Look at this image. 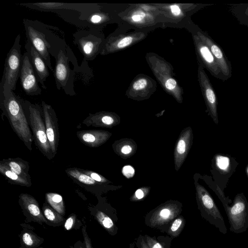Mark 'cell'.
<instances>
[{
	"label": "cell",
	"mask_w": 248,
	"mask_h": 248,
	"mask_svg": "<svg viewBox=\"0 0 248 248\" xmlns=\"http://www.w3.org/2000/svg\"><path fill=\"white\" fill-rule=\"evenodd\" d=\"M27 40L42 56L48 68L54 73L50 60L51 55L55 58L62 49L68 46L64 39L57 34L60 30L45 24L37 20L23 19Z\"/></svg>",
	"instance_id": "cell-1"
},
{
	"label": "cell",
	"mask_w": 248,
	"mask_h": 248,
	"mask_svg": "<svg viewBox=\"0 0 248 248\" xmlns=\"http://www.w3.org/2000/svg\"><path fill=\"white\" fill-rule=\"evenodd\" d=\"M23 99L13 91L7 95L0 91V108L2 115L7 117L13 131L26 147L32 150L33 137L22 104Z\"/></svg>",
	"instance_id": "cell-2"
},
{
	"label": "cell",
	"mask_w": 248,
	"mask_h": 248,
	"mask_svg": "<svg viewBox=\"0 0 248 248\" xmlns=\"http://www.w3.org/2000/svg\"><path fill=\"white\" fill-rule=\"evenodd\" d=\"M22 104L35 145L46 157L52 159L55 156L47 138L42 106L23 99Z\"/></svg>",
	"instance_id": "cell-3"
},
{
	"label": "cell",
	"mask_w": 248,
	"mask_h": 248,
	"mask_svg": "<svg viewBox=\"0 0 248 248\" xmlns=\"http://www.w3.org/2000/svg\"><path fill=\"white\" fill-rule=\"evenodd\" d=\"M20 35L18 34L14 45L7 54L3 74L0 83V91L4 95L9 94L16 88L21 68L22 57Z\"/></svg>",
	"instance_id": "cell-4"
},
{
	"label": "cell",
	"mask_w": 248,
	"mask_h": 248,
	"mask_svg": "<svg viewBox=\"0 0 248 248\" xmlns=\"http://www.w3.org/2000/svg\"><path fill=\"white\" fill-rule=\"evenodd\" d=\"M71 50L68 46L66 48L62 49L55 58L56 61L54 77L57 89L61 88L65 93L70 96L76 94L74 90L75 70L69 66L71 60L70 52Z\"/></svg>",
	"instance_id": "cell-5"
},
{
	"label": "cell",
	"mask_w": 248,
	"mask_h": 248,
	"mask_svg": "<svg viewBox=\"0 0 248 248\" xmlns=\"http://www.w3.org/2000/svg\"><path fill=\"white\" fill-rule=\"evenodd\" d=\"M196 197L203 216L223 234L227 232L224 218L207 190L195 179Z\"/></svg>",
	"instance_id": "cell-6"
},
{
	"label": "cell",
	"mask_w": 248,
	"mask_h": 248,
	"mask_svg": "<svg viewBox=\"0 0 248 248\" xmlns=\"http://www.w3.org/2000/svg\"><path fill=\"white\" fill-rule=\"evenodd\" d=\"M73 43L83 55L84 60L91 61L101 53L105 42L98 30L88 29L75 32Z\"/></svg>",
	"instance_id": "cell-7"
},
{
	"label": "cell",
	"mask_w": 248,
	"mask_h": 248,
	"mask_svg": "<svg viewBox=\"0 0 248 248\" xmlns=\"http://www.w3.org/2000/svg\"><path fill=\"white\" fill-rule=\"evenodd\" d=\"M146 58L158 81L169 93L172 95L179 103H182L181 88L172 77L169 64L155 55H147Z\"/></svg>",
	"instance_id": "cell-8"
},
{
	"label": "cell",
	"mask_w": 248,
	"mask_h": 248,
	"mask_svg": "<svg viewBox=\"0 0 248 248\" xmlns=\"http://www.w3.org/2000/svg\"><path fill=\"white\" fill-rule=\"evenodd\" d=\"M238 165L235 158L230 155L216 154L211 161L210 172L214 182L224 193L230 178Z\"/></svg>",
	"instance_id": "cell-9"
},
{
	"label": "cell",
	"mask_w": 248,
	"mask_h": 248,
	"mask_svg": "<svg viewBox=\"0 0 248 248\" xmlns=\"http://www.w3.org/2000/svg\"><path fill=\"white\" fill-rule=\"evenodd\" d=\"M230 225V231L240 233L248 228V202L243 192L237 194L231 206L224 208Z\"/></svg>",
	"instance_id": "cell-10"
},
{
	"label": "cell",
	"mask_w": 248,
	"mask_h": 248,
	"mask_svg": "<svg viewBox=\"0 0 248 248\" xmlns=\"http://www.w3.org/2000/svg\"><path fill=\"white\" fill-rule=\"evenodd\" d=\"M19 5L30 9L41 12H50L57 13L62 11H72L79 13L80 21L91 13L99 10L97 4L93 3H68L60 2H38L20 3Z\"/></svg>",
	"instance_id": "cell-11"
},
{
	"label": "cell",
	"mask_w": 248,
	"mask_h": 248,
	"mask_svg": "<svg viewBox=\"0 0 248 248\" xmlns=\"http://www.w3.org/2000/svg\"><path fill=\"white\" fill-rule=\"evenodd\" d=\"M198 75L200 86L207 108L206 112L214 123L218 124L217 97L210 80L201 64H199L198 67Z\"/></svg>",
	"instance_id": "cell-12"
},
{
	"label": "cell",
	"mask_w": 248,
	"mask_h": 248,
	"mask_svg": "<svg viewBox=\"0 0 248 248\" xmlns=\"http://www.w3.org/2000/svg\"><path fill=\"white\" fill-rule=\"evenodd\" d=\"M19 78L22 88L26 94L34 96L41 93L42 90L39 86L36 74L27 52L22 57Z\"/></svg>",
	"instance_id": "cell-13"
},
{
	"label": "cell",
	"mask_w": 248,
	"mask_h": 248,
	"mask_svg": "<svg viewBox=\"0 0 248 248\" xmlns=\"http://www.w3.org/2000/svg\"><path fill=\"white\" fill-rule=\"evenodd\" d=\"M41 106L43 109L47 138L52 152L55 156L59 142V130L58 120L55 111L51 105L42 101Z\"/></svg>",
	"instance_id": "cell-14"
},
{
	"label": "cell",
	"mask_w": 248,
	"mask_h": 248,
	"mask_svg": "<svg viewBox=\"0 0 248 248\" xmlns=\"http://www.w3.org/2000/svg\"><path fill=\"white\" fill-rule=\"evenodd\" d=\"M193 135L191 127H187L181 132L174 150L175 169L178 171L185 161L192 144Z\"/></svg>",
	"instance_id": "cell-15"
},
{
	"label": "cell",
	"mask_w": 248,
	"mask_h": 248,
	"mask_svg": "<svg viewBox=\"0 0 248 248\" xmlns=\"http://www.w3.org/2000/svg\"><path fill=\"white\" fill-rule=\"evenodd\" d=\"M196 52L203 65L210 73L217 78L223 79V76L217 62L208 46L197 35L193 36Z\"/></svg>",
	"instance_id": "cell-16"
},
{
	"label": "cell",
	"mask_w": 248,
	"mask_h": 248,
	"mask_svg": "<svg viewBox=\"0 0 248 248\" xmlns=\"http://www.w3.org/2000/svg\"><path fill=\"white\" fill-rule=\"evenodd\" d=\"M197 35L209 48L215 57L221 74L225 79L231 77L232 67L231 64L221 48L208 36L198 31Z\"/></svg>",
	"instance_id": "cell-17"
},
{
	"label": "cell",
	"mask_w": 248,
	"mask_h": 248,
	"mask_svg": "<svg viewBox=\"0 0 248 248\" xmlns=\"http://www.w3.org/2000/svg\"><path fill=\"white\" fill-rule=\"evenodd\" d=\"M26 52L28 53L30 61L36 74L38 81L44 89H46L44 82L49 76L48 67L45 61L29 41L27 40L25 45Z\"/></svg>",
	"instance_id": "cell-18"
},
{
	"label": "cell",
	"mask_w": 248,
	"mask_h": 248,
	"mask_svg": "<svg viewBox=\"0 0 248 248\" xmlns=\"http://www.w3.org/2000/svg\"><path fill=\"white\" fill-rule=\"evenodd\" d=\"M144 36L143 33H135L122 37H109L106 41L101 55H107L127 47L140 40Z\"/></svg>",
	"instance_id": "cell-19"
},
{
	"label": "cell",
	"mask_w": 248,
	"mask_h": 248,
	"mask_svg": "<svg viewBox=\"0 0 248 248\" xmlns=\"http://www.w3.org/2000/svg\"><path fill=\"white\" fill-rule=\"evenodd\" d=\"M120 122V117L116 113L100 111L94 114L90 113L83 121L82 124L87 126L111 128L118 124Z\"/></svg>",
	"instance_id": "cell-20"
},
{
	"label": "cell",
	"mask_w": 248,
	"mask_h": 248,
	"mask_svg": "<svg viewBox=\"0 0 248 248\" xmlns=\"http://www.w3.org/2000/svg\"><path fill=\"white\" fill-rule=\"evenodd\" d=\"M19 198V203L24 213L26 212L30 216L34 221L40 224L47 223L38 202L33 196L29 194L21 193Z\"/></svg>",
	"instance_id": "cell-21"
},
{
	"label": "cell",
	"mask_w": 248,
	"mask_h": 248,
	"mask_svg": "<svg viewBox=\"0 0 248 248\" xmlns=\"http://www.w3.org/2000/svg\"><path fill=\"white\" fill-rule=\"evenodd\" d=\"M111 133L104 130H89L77 132L78 138L84 145L97 147L105 143L111 137Z\"/></svg>",
	"instance_id": "cell-22"
},
{
	"label": "cell",
	"mask_w": 248,
	"mask_h": 248,
	"mask_svg": "<svg viewBox=\"0 0 248 248\" xmlns=\"http://www.w3.org/2000/svg\"><path fill=\"white\" fill-rule=\"evenodd\" d=\"M0 163L16 174L31 181V178L29 173V165L27 161L19 157L9 158L3 159Z\"/></svg>",
	"instance_id": "cell-23"
},
{
	"label": "cell",
	"mask_w": 248,
	"mask_h": 248,
	"mask_svg": "<svg viewBox=\"0 0 248 248\" xmlns=\"http://www.w3.org/2000/svg\"><path fill=\"white\" fill-rule=\"evenodd\" d=\"M114 152L121 157L126 159L133 155L137 149L136 143L132 139H121L112 144Z\"/></svg>",
	"instance_id": "cell-24"
},
{
	"label": "cell",
	"mask_w": 248,
	"mask_h": 248,
	"mask_svg": "<svg viewBox=\"0 0 248 248\" xmlns=\"http://www.w3.org/2000/svg\"><path fill=\"white\" fill-rule=\"evenodd\" d=\"M21 244L25 248H38L44 242V239L32 231L24 230L19 235Z\"/></svg>",
	"instance_id": "cell-25"
},
{
	"label": "cell",
	"mask_w": 248,
	"mask_h": 248,
	"mask_svg": "<svg viewBox=\"0 0 248 248\" xmlns=\"http://www.w3.org/2000/svg\"><path fill=\"white\" fill-rule=\"evenodd\" d=\"M0 172L12 184L27 187H30L31 185V181L16 174L1 163H0Z\"/></svg>",
	"instance_id": "cell-26"
},
{
	"label": "cell",
	"mask_w": 248,
	"mask_h": 248,
	"mask_svg": "<svg viewBox=\"0 0 248 248\" xmlns=\"http://www.w3.org/2000/svg\"><path fill=\"white\" fill-rule=\"evenodd\" d=\"M47 203L52 208L63 216L65 213V207L62 197L59 194L47 192L46 194Z\"/></svg>",
	"instance_id": "cell-27"
},
{
	"label": "cell",
	"mask_w": 248,
	"mask_h": 248,
	"mask_svg": "<svg viewBox=\"0 0 248 248\" xmlns=\"http://www.w3.org/2000/svg\"><path fill=\"white\" fill-rule=\"evenodd\" d=\"M42 211L46 220L53 224L60 225L64 221V218L62 216L52 208L47 203H44Z\"/></svg>",
	"instance_id": "cell-28"
},
{
	"label": "cell",
	"mask_w": 248,
	"mask_h": 248,
	"mask_svg": "<svg viewBox=\"0 0 248 248\" xmlns=\"http://www.w3.org/2000/svg\"><path fill=\"white\" fill-rule=\"evenodd\" d=\"M149 81H150L149 79L146 78L142 77L136 79L131 85L129 92L130 96L134 93L138 94V93L145 92V90L149 87Z\"/></svg>",
	"instance_id": "cell-29"
},
{
	"label": "cell",
	"mask_w": 248,
	"mask_h": 248,
	"mask_svg": "<svg viewBox=\"0 0 248 248\" xmlns=\"http://www.w3.org/2000/svg\"><path fill=\"white\" fill-rule=\"evenodd\" d=\"M208 178L209 186L215 192L216 194L221 202L224 208H225L232 202V200L229 199V197L225 196L224 193L223 192L219 187L216 185L211 177H208Z\"/></svg>",
	"instance_id": "cell-30"
},
{
	"label": "cell",
	"mask_w": 248,
	"mask_h": 248,
	"mask_svg": "<svg viewBox=\"0 0 248 248\" xmlns=\"http://www.w3.org/2000/svg\"><path fill=\"white\" fill-rule=\"evenodd\" d=\"M97 220L106 228L110 229L113 225L112 220L101 212L98 211L96 214Z\"/></svg>",
	"instance_id": "cell-31"
},
{
	"label": "cell",
	"mask_w": 248,
	"mask_h": 248,
	"mask_svg": "<svg viewBox=\"0 0 248 248\" xmlns=\"http://www.w3.org/2000/svg\"><path fill=\"white\" fill-rule=\"evenodd\" d=\"M80 170L85 174L89 176L92 179L100 183L104 184L110 182L105 177L97 172L82 169H80Z\"/></svg>",
	"instance_id": "cell-32"
},
{
	"label": "cell",
	"mask_w": 248,
	"mask_h": 248,
	"mask_svg": "<svg viewBox=\"0 0 248 248\" xmlns=\"http://www.w3.org/2000/svg\"><path fill=\"white\" fill-rule=\"evenodd\" d=\"M77 220V217L75 214H72L69 216L64 224L65 229L67 231H70L73 229L76 225Z\"/></svg>",
	"instance_id": "cell-33"
},
{
	"label": "cell",
	"mask_w": 248,
	"mask_h": 248,
	"mask_svg": "<svg viewBox=\"0 0 248 248\" xmlns=\"http://www.w3.org/2000/svg\"><path fill=\"white\" fill-rule=\"evenodd\" d=\"M122 172L126 178L129 179L134 176L135 170L130 165H125L122 168Z\"/></svg>",
	"instance_id": "cell-34"
},
{
	"label": "cell",
	"mask_w": 248,
	"mask_h": 248,
	"mask_svg": "<svg viewBox=\"0 0 248 248\" xmlns=\"http://www.w3.org/2000/svg\"><path fill=\"white\" fill-rule=\"evenodd\" d=\"M150 187H142L138 189L135 192L134 195L137 199H141L144 197L149 191Z\"/></svg>",
	"instance_id": "cell-35"
},
{
	"label": "cell",
	"mask_w": 248,
	"mask_h": 248,
	"mask_svg": "<svg viewBox=\"0 0 248 248\" xmlns=\"http://www.w3.org/2000/svg\"><path fill=\"white\" fill-rule=\"evenodd\" d=\"M82 232L84 238L85 248H93L91 239L88 236L86 232V226H83L82 228Z\"/></svg>",
	"instance_id": "cell-36"
},
{
	"label": "cell",
	"mask_w": 248,
	"mask_h": 248,
	"mask_svg": "<svg viewBox=\"0 0 248 248\" xmlns=\"http://www.w3.org/2000/svg\"><path fill=\"white\" fill-rule=\"evenodd\" d=\"M145 16V14L142 12H136L133 14L131 18L134 22H139L142 21Z\"/></svg>",
	"instance_id": "cell-37"
},
{
	"label": "cell",
	"mask_w": 248,
	"mask_h": 248,
	"mask_svg": "<svg viewBox=\"0 0 248 248\" xmlns=\"http://www.w3.org/2000/svg\"><path fill=\"white\" fill-rule=\"evenodd\" d=\"M172 14L174 16H179L181 13L180 7L177 5H172L170 6Z\"/></svg>",
	"instance_id": "cell-38"
},
{
	"label": "cell",
	"mask_w": 248,
	"mask_h": 248,
	"mask_svg": "<svg viewBox=\"0 0 248 248\" xmlns=\"http://www.w3.org/2000/svg\"><path fill=\"white\" fill-rule=\"evenodd\" d=\"M182 223V220L180 219H176L171 227V230L172 231H176L179 227L180 226Z\"/></svg>",
	"instance_id": "cell-39"
},
{
	"label": "cell",
	"mask_w": 248,
	"mask_h": 248,
	"mask_svg": "<svg viewBox=\"0 0 248 248\" xmlns=\"http://www.w3.org/2000/svg\"><path fill=\"white\" fill-rule=\"evenodd\" d=\"M170 214V211L168 209L165 208L162 209L160 212V215L163 217H167Z\"/></svg>",
	"instance_id": "cell-40"
},
{
	"label": "cell",
	"mask_w": 248,
	"mask_h": 248,
	"mask_svg": "<svg viewBox=\"0 0 248 248\" xmlns=\"http://www.w3.org/2000/svg\"><path fill=\"white\" fill-rule=\"evenodd\" d=\"M72 247V248H85V244L79 241L74 245V247Z\"/></svg>",
	"instance_id": "cell-41"
},
{
	"label": "cell",
	"mask_w": 248,
	"mask_h": 248,
	"mask_svg": "<svg viewBox=\"0 0 248 248\" xmlns=\"http://www.w3.org/2000/svg\"><path fill=\"white\" fill-rule=\"evenodd\" d=\"M153 248H162V247L159 244L156 243L154 245Z\"/></svg>",
	"instance_id": "cell-42"
},
{
	"label": "cell",
	"mask_w": 248,
	"mask_h": 248,
	"mask_svg": "<svg viewBox=\"0 0 248 248\" xmlns=\"http://www.w3.org/2000/svg\"><path fill=\"white\" fill-rule=\"evenodd\" d=\"M245 172H246V174L247 176V177L248 178V164H247V165L246 167Z\"/></svg>",
	"instance_id": "cell-43"
},
{
	"label": "cell",
	"mask_w": 248,
	"mask_h": 248,
	"mask_svg": "<svg viewBox=\"0 0 248 248\" xmlns=\"http://www.w3.org/2000/svg\"><path fill=\"white\" fill-rule=\"evenodd\" d=\"M246 13L248 15V8L246 9Z\"/></svg>",
	"instance_id": "cell-44"
},
{
	"label": "cell",
	"mask_w": 248,
	"mask_h": 248,
	"mask_svg": "<svg viewBox=\"0 0 248 248\" xmlns=\"http://www.w3.org/2000/svg\"><path fill=\"white\" fill-rule=\"evenodd\" d=\"M42 248V247H40V248Z\"/></svg>",
	"instance_id": "cell-45"
}]
</instances>
